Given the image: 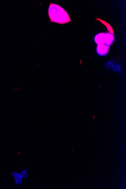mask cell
I'll use <instances>...</instances> for the list:
<instances>
[{"label": "cell", "instance_id": "3957f363", "mask_svg": "<svg viewBox=\"0 0 126 189\" xmlns=\"http://www.w3.org/2000/svg\"><path fill=\"white\" fill-rule=\"evenodd\" d=\"M109 50V47L104 44L99 45L97 47V54L100 56H105L107 54Z\"/></svg>", "mask_w": 126, "mask_h": 189}, {"label": "cell", "instance_id": "6da1fadb", "mask_svg": "<svg viewBox=\"0 0 126 189\" xmlns=\"http://www.w3.org/2000/svg\"><path fill=\"white\" fill-rule=\"evenodd\" d=\"M48 13L51 23L64 24L70 23L71 21L67 12L58 5L50 3Z\"/></svg>", "mask_w": 126, "mask_h": 189}, {"label": "cell", "instance_id": "277c9868", "mask_svg": "<svg viewBox=\"0 0 126 189\" xmlns=\"http://www.w3.org/2000/svg\"><path fill=\"white\" fill-rule=\"evenodd\" d=\"M104 41L105 44L108 47L111 46L114 41V34L110 33H105Z\"/></svg>", "mask_w": 126, "mask_h": 189}, {"label": "cell", "instance_id": "5b68a950", "mask_svg": "<svg viewBox=\"0 0 126 189\" xmlns=\"http://www.w3.org/2000/svg\"><path fill=\"white\" fill-rule=\"evenodd\" d=\"M104 34L105 33H100L95 36L94 40L96 43L98 45L104 44Z\"/></svg>", "mask_w": 126, "mask_h": 189}, {"label": "cell", "instance_id": "7a4b0ae2", "mask_svg": "<svg viewBox=\"0 0 126 189\" xmlns=\"http://www.w3.org/2000/svg\"><path fill=\"white\" fill-rule=\"evenodd\" d=\"M11 175L12 176L14 179V184L17 186H20L24 180L20 172L12 171L10 173Z\"/></svg>", "mask_w": 126, "mask_h": 189}, {"label": "cell", "instance_id": "8992f818", "mask_svg": "<svg viewBox=\"0 0 126 189\" xmlns=\"http://www.w3.org/2000/svg\"><path fill=\"white\" fill-rule=\"evenodd\" d=\"M21 173L22 176L24 180H26L27 179L28 175H29V173L27 170L26 168L23 167L22 171L20 172Z\"/></svg>", "mask_w": 126, "mask_h": 189}]
</instances>
